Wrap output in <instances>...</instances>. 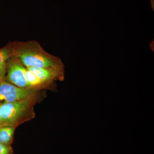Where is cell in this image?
Returning <instances> with one entry per match:
<instances>
[{"label": "cell", "instance_id": "7a4b0ae2", "mask_svg": "<svg viewBox=\"0 0 154 154\" xmlns=\"http://www.w3.org/2000/svg\"><path fill=\"white\" fill-rule=\"evenodd\" d=\"M37 99L36 94L23 100L0 105V125L16 127L32 119L35 116L34 106Z\"/></svg>", "mask_w": 154, "mask_h": 154}, {"label": "cell", "instance_id": "277c9868", "mask_svg": "<svg viewBox=\"0 0 154 154\" xmlns=\"http://www.w3.org/2000/svg\"><path fill=\"white\" fill-rule=\"evenodd\" d=\"M25 68L21 61L12 56L7 61V79L11 84L22 88H31L25 79Z\"/></svg>", "mask_w": 154, "mask_h": 154}, {"label": "cell", "instance_id": "8fae6325", "mask_svg": "<svg viewBox=\"0 0 154 154\" xmlns=\"http://www.w3.org/2000/svg\"><path fill=\"white\" fill-rule=\"evenodd\" d=\"M1 112H0V123H1Z\"/></svg>", "mask_w": 154, "mask_h": 154}, {"label": "cell", "instance_id": "ba28073f", "mask_svg": "<svg viewBox=\"0 0 154 154\" xmlns=\"http://www.w3.org/2000/svg\"><path fill=\"white\" fill-rule=\"evenodd\" d=\"M25 79L28 85L31 88H38L40 89L43 86L47 85L43 82L33 72L30 71L27 68L25 70Z\"/></svg>", "mask_w": 154, "mask_h": 154}, {"label": "cell", "instance_id": "9c48e42d", "mask_svg": "<svg viewBox=\"0 0 154 154\" xmlns=\"http://www.w3.org/2000/svg\"><path fill=\"white\" fill-rule=\"evenodd\" d=\"M0 154H14L11 146L0 143Z\"/></svg>", "mask_w": 154, "mask_h": 154}, {"label": "cell", "instance_id": "3957f363", "mask_svg": "<svg viewBox=\"0 0 154 154\" xmlns=\"http://www.w3.org/2000/svg\"><path fill=\"white\" fill-rule=\"evenodd\" d=\"M39 88H22L5 82H0V105L23 100L36 94Z\"/></svg>", "mask_w": 154, "mask_h": 154}, {"label": "cell", "instance_id": "30bf717a", "mask_svg": "<svg viewBox=\"0 0 154 154\" xmlns=\"http://www.w3.org/2000/svg\"><path fill=\"white\" fill-rule=\"evenodd\" d=\"M152 8L153 9V11L154 10V0H150Z\"/></svg>", "mask_w": 154, "mask_h": 154}, {"label": "cell", "instance_id": "8992f818", "mask_svg": "<svg viewBox=\"0 0 154 154\" xmlns=\"http://www.w3.org/2000/svg\"><path fill=\"white\" fill-rule=\"evenodd\" d=\"M12 56V45L0 49V82L5 80L7 72V61Z\"/></svg>", "mask_w": 154, "mask_h": 154}, {"label": "cell", "instance_id": "5b68a950", "mask_svg": "<svg viewBox=\"0 0 154 154\" xmlns=\"http://www.w3.org/2000/svg\"><path fill=\"white\" fill-rule=\"evenodd\" d=\"M63 64L47 68L30 67L27 68L33 72L46 85L52 83L56 80H63L64 75Z\"/></svg>", "mask_w": 154, "mask_h": 154}, {"label": "cell", "instance_id": "6da1fadb", "mask_svg": "<svg viewBox=\"0 0 154 154\" xmlns=\"http://www.w3.org/2000/svg\"><path fill=\"white\" fill-rule=\"evenodd\" d=\"M12 47V56L19 58L26 68H47L63 64L59 58L46 52L36 41L15 42Z\"/></svg>", "mask_w": 154, "mask_h": 154}, {"label": "cell", "instance_id": "52a82bcc", "mask_svg": "<svg viewBox=\"0 0 154 154\" xmlns=\"http://www.w3.org/2000/svg\"><path fill=\"white\" fill-rule=\"evenodd\" d=\"M15 128L12 125H0V143L11 145Z\"/></svg>", "mask_w": 154, "mask_h": 154}]
</instances>
